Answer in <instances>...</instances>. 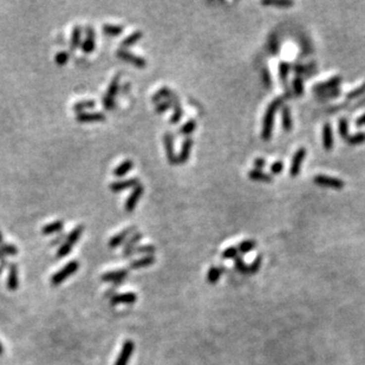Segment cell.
Wrapping results in <instances>:
<instances>
[{"label": "cell", "mask_w": 365, "mask_h": 365, "mask_svg": "<svg viewBox=\"0 0 365 365\" xmlns=\"http://www.w3.org/2000/svg\"><path fill=\"white\" fill-rule=\"evenodd\" d=\"M281 104H283V98H277L273 102L269 103L266 110L265 117H263L262 122V130H261V139L265 141H268L272 137V131L273 127H274V119H275V113H277L278 109L280 108Z\"/></svg>", "instance_id": "obj_1"}, {"label": "cell", "mask_w": 365, "mask_h": 365, "mask_svg": "<svg viewBox=\"0 0 365 365\" xmlns=\"http://www.w3.org/2000/svg\"><path fill=\"white\" fill-rule=\"evenodd\" d=\"M83 232H84V225H78L66 235L65 241L62 242V245H60V247L58 248V251H57L58 259L65 258L67 254L71 252V250L76 245V242L79 240V238H81Z\"/></svg>", "instance_id": "obj_2"}, {"label": "cell", "mask_w": 365, "mask_h": 365, "mask_svg": "<svg viewBox=\"0 0 365 365\" xmlns=\"http://www.w3.org/2000/svg\"><path fill=\"white\" fill-rule=\"evenodd\" d=\"M79 268V262L77 260H72V261L67 262L64 267H62L59 271L54 273L50 279V283L53 287L59 286L60 284H63L67 278L71 277L72 274H75Z\"/></svg>", "instance_id": "obj_3"}, {"label": "cell", "mask_w": 365, "mask_h": 365, "mask_svg": "<svg viewBox=\"0 0 365 365\" xmlns=\"http://www.w3.org/2000/svg\"><path fill=\"white\" fill-rule=\"evenodd\" d=\"M119 79H121V75H116L109 83V87L106 89V93L103 97V105L106 110L115 109V98L119 89Z\"/></svg>", "instance_id": "obj_4"}, {"label": "cell", "mask_w": 365, "mask_h": 365, "mask_svg": "<svg viewBox=\"0 0 365 365\" xmlns=\"http://www.w3.org/2000/svg\"><path fill=\"white\" fill-rule=\"evenodd\" d=\"M313 182L317 186L326 187V188H333V189H343L345 187V182L343 180L338 179V177L327 176V175H315Z\"/></svg>", "instance_id": "obj_5"}, {"label": "cell", "mask_w": 365, "mask_h": 365, "mask_svg": "<svg viewBox=\"0 0 365 365\" xmlns=\"http://www.w3.org/2000/svg\"><path fill=\"white\" fill-rule=\"evenodd\" d=\"M143 193H144V186L142 185V183H140V185H137L136 187H135L133 191H131L130 194H129L127 201H125V204H124L125 211H128V213L134 211V209L137 206V204H139L140 199L142 198Z\"/></svg>", "instance_id": "obj_6"}, {"label": "cell", "mask_w": 365, "mask_h": 365, "mask_svg": "<svg viewBox=\"0 0 365 365\" xmlns=\"http://www.w3.org/2000/svg\"><path fill=\"white\" fill-rule=\"evenodd\" d=\"M116 54H117V57L121 58L122 60L131 63L133 65L139 67V69H144V67L147 66V60L144 59V58L136 56V54L131 53L130 51L125 50V49H118L117 52H116Z\"/></svg>", "instance_id": "obj_7"}, {"label": "cell", "mask_w": 365, "mask_h": 365, "mask_svg": "<svg viewBox=\"0 0 365 365\" xmlns=\"http://www.w3.org/2000/svg\"><path fill=\"white\" fill-rule=\"evenodd\" d=\"M135 232H136V226L125 227L124 229H122L121 232H118L117 234L113 235V237L110 239L109 242H108V246L110 248L119 247L122 244H124V242L128 240V238L130 237L131 234H134Z\"/></svg>", "instance_id": "obj_8"}, {"label": "cell", "mask_w": 365, "mask_h": 365, "mask_svg": "<svg viewBox=\"0 0 365 365\" xmlns=\"http://www.w3.org/2000/svg\"><path fill=\"white\" fill-rule=\"evenodd\" d=\"M143 239V233L142 232H135L134 234H131L130 237L128 238V240L124 242V246H123V252H122V256L125 259L128 258L133 257L134 256V250L139 246L140 241Z\"/></svg>", "instance_id": "obj_9"}, {"label": "cell", "mask_w": 365, "mask_h": 365, "mask_svg": "<svg viewBox=\"0 0 365 365\" xmlns=\"http://www.w3.org/2000/svg\"><path fill=\"white\" fill-rule=\"evenodd\" d=\"M135 344L131 339H127L122 345L121 352L117 356V360L115 362V365H128L130 361L131 356L134 354Z\"/></svg>", "instance_id": "obj_10"}, {"label": "cell", "mask_w": 365, "mask_h": 365, "mask_svg": "<svg viewBox=\"0 0 365 365\" xmlns=\"http://www.w3.org/2000/svg\"><path fill=\"white\" fill-rule=\"evenodd\" d=\"M163 144L165 149V155H167L168 162L170 164H177V155L174 149V135L170 131H167L163 135Z\"/></svg>", "instance_id": "obj_11"}, {"label": "cell", "mask_w": 365, "mask_h": 365, "mask_svg": "<svg viewBox=\"0 0 365 365\" xmlns=\"http://www.w3.org/2000/svg\"><path fill=\"white\" fill-rule=\"evenodd\" d=\"M140 179L137 177H130V179H125V180H118L112 182L111 185L109 186L110 191L113 193H121L124 191H128L130 188H135L137 185H140Z\"/></svg>", "instance_id": "obj_12"}, {"label": "cell", "mask_w": 365, "mask_h": 365, "mask_svg": "<svg viewBox=\"0 0 365 365\" xmlns=\"http://www.w3.org/2000/svg\"><path fill=\"white\" fill-rule=\"evenodd\" d=\"M305 156H306V149L303 148V147L294 153L290 167V176L296 177L300 174V169H302V165L304 159H305Z\"/></svg>", "instance_id": "obj_13"}, {"label": "cell", "mask_w": 365, "mask_h": 365, "mask_svg": "<svg viewBox=\"0 0 365 365\" xmlns=\"http://www.w3.org/2000/svg\"><path fill=\"white\" fill-rule=\"evenodd\" d=\"M6 286L11 292H14L19 288V268L16 262H11L8 265V277L6 280Z\"/></svg>", "instance_id": "obj_14"}, {"label": "cell", "mask_w": 365, "mask_h": 365, "mask_svg": "<svg viewBox=\"0 0 365 365\" xmlns=\"http://www.w3.org/2000/svg\"><path fill=\"white\" fill-rule=\"evenodd\" d=\"M96 48V33L93 26L88 25L85 27V39L82 43L81 49L84 53H91Z\"/></svg>", "instance_id": "obj_15"}, {"label": "cell", "mask_w": 365, "mask_h": 365, "mask_svg": "<svg viewBox=\"0 0 365 365\" xmlns=\"http://www.w3.org/2000/svg\"><path fill=\"white\" fill-rule=\"evenodd\" d=\"M342 82H343L342 76H339V75L334 76V77L327 79V81L317 83V84L313 87V91L315 94H320V93H325V91L333 90V89L338 88Z\"/></svg>", "instance_id": "obj_16"}, {"label": "cell", "mask_w": 365, "mask_h": 365, "mask_svg": "<svg viewBox=\"0 0 365 365\" xmlns=\"http://www.w3.org/2000/svg\"><path fill=\"white\" fill-rule=\"evenodd\" d=\"M129 274V269L127 268H122V269H116V271H110V272H105L104 274H102V279L103 281L105 283H123V281L127 279Z\"/></svg>", "instance_id": "obj_17"}, {"label": "cell", "mask_w": 365, "mask_h": 365, "mask_svg": "<svg viewBox=\"0 0 365 365\" xmlns=\"http://www.w3.org/2000/svg\"><path fill=\"white\" fill-rule=\"evenodd\" d=\"M136 300H137L136 293L124 292V293H116L112 298H110V303H111V305L113 306L121 305V304H124V305H133V304L136 303Z\"/></svg>", "instance_id": "obj_18"}, {"label": "cell", "mask_w": 365, "mask_h": 365, "mask_svg": "<svg viewBox=\"0 0 365 365\" xmlns=\"http://www.w3.org/2000/svg\"><path fill=\"white\" fill-rule=\"evenodd\" d=\"M193 143H194V140H193L192 137H186L185 141H183V143H182V147H181L180 154L179 156H177V163L185 164L188 162L189 157H191Z\"/></svg>", "instance_id": "obj_19"}, {"label": "cell", "mask_w": 365, "mask_h": 365, "mask_svg": "<svg viewBox=\"0 0 365 365\" xmlns=\"http://www.w3.org/2000/svg\"><path fill=\"white\" fill-rule=\"evenodd\" d=\"M105 119V115L101 111L79 112L76 116V121L79 123H90V122H101Z\"/></svg>", "instance_id": "obj_20"}, {"label": "cell", "mask_w": 365, "mask_h": 365, "mask_svg": "<svg viewBox=\"0 0 365 365\" xmlns=\"http://www.w3.org/2000/svg\"><path fill=\"white\" fill-rule=\"evenodd\" d=\"M170 101H171V104H173V110H174L173 115H171V117H170V124H177L183 116V109H182V106H181V102L176 94H175L174 96L170 98Z\"/></svg>", "instance_id": "obj_21"}, {"label": "cell", "mask_w": 365, "mask_h": 365, "mask_svg": "<svg viewBox=\"0 0 365 365\" xmlns=\"http://www.w3.org/2000/svg\"><path fill=\"white\" fill-rule=\"evenodd\" d=\"M156 261L155 257L154 256H146L140 258V259L134 260L129 263V269H141V268H146L149 267V266L154 265Z\"/></svg>", "instance_id": "obj_22"}, {"label": "cell", "mask_w": 365, "mask_h": 365, "mask_svg": "<svg viewBox=\"0 0 365 365\" xmlns=\"http://www.w3.org/2000/svg\"><path fill=\"white\" fill-rule=\"evenodd\" d=\"M323 147L327 152L333 148V133L330 123H325L323 127Z\"/></svg>", "instance_id": "obj_23"}, {"label": "cell", "mask_w": 365, "mask_h": 365, "mask_svg": "<svg viewBox=\"0 0 365 365\" xmlns=\"http://www.w3.org/2000/svg\"><path fill=\"white\" fill-rule=\"evenodd\" d=\"M64 228V221L63 220H54L48 225L43 226L42 228V234L44 235H51L54 234V233L60 232Z\"/></svg>", "instance_id": "obj_24"}, {"label": "cell", "mask_w": 365, "mask_h": 365, "mask_svg": "<svg viewBox=\"0 0 365 365\" xmlns=\"http://www.w3.org/2000/svg\"><path fill=\"white\" fill-rule=\"evenodd\" d=\"M82 45V27L79 25L73 26L71 31V38H70V48L75 51Z\"/></svg>", "instance_id": "obj_25"}, {"label": "cell", "mask_w": 365, "mask_h": 365, "mask_svg": "<svg viewBox=\"0 0 365 365\" xmlns=\"http://www.w3.org/2000/svg\"><path fill=\"white\" fill-rule=\"evenodd\" d=\"M281 123H283V129L287 133L293 129V119L288 106H283L281 109Z\"/></svg>", "instance_id": "obj_26"}, {"label": "cell", "mask_w": 365, "mask_h": 365, "mask_svg": "<svg viewBox=\"0 0 365 365\" xmlns=\"http://www.w3.org/2000/svg\"><path fill=\"white\" fill-rule=\"evenodd\" d=\"M133 168H134L133 159H125V161L119 163L117 167L113 169V175H115L116 177H122L124 176V175H127Z\"/></svg>", "instance_id": "obj_27"}, {"label": "cell", "mask_w": 365, "mask_h": 365, "mask_svg": "<svg viewBox=\"0 0 365 365\" xmlns=\"http://www.w3.org/2000/svg\"><path fill=\"white\" fill-rule=\"evenodd\" d=\"M248 177L253 181H258V182H265V183L272 182L271 175L265 173V171H262V170H258V169L250 170L248 171Z\"/></svg>", "instance_id": "obj_28"}, {"label": "cell", "mask_w": 365, "mask_h": 365, "mask_svg": "<svg viewBox=\"0 0 365 365\" xmlns=\"http://www.w3.org/2000/svg\"><path fill=\"white\" fill-rule=\"evenodd\" d=\"M174 95H175L174 91H171L169 88L164 87V88L159 89L158 91H156L154 96L152 97V101L154 103L157 104V103L162 102V101H164V100H170V98L173 97Z\"/></svg>", "instance_id": "obj_29"}, {"label": "cell", "mask_w": 365, "mask_h": 365, "mask_svg": "<svg viewBox=\"0 0 365 365\" xmlns=\"http://www.w3.org/2000/svg\"><path fill=\"white\" fill-rule=\"evenodd\" d=\"M142 36H143L142 31H135L133 33H130V35L125 37L123 41H122V43H121V47L122 48L121 49L130 48L131 45L136 44V43L139 42L141 38H142Z\"/></svg>", "instance_id": "obj_30"}, {"label": "cell", "mask_w": 365, "mask_h": 365, "mask_svg": "<svg viewBox=\"0 0 365 365\" xmlns=\"http://www.w3.org/2000/svg\"><path fill=\"white\" fill-rule=\"evenodd\" d=\"M196 127H198V122H196L194 118L188 119V121H187L186 123L180 128L179 135H181V136L189 137V135H191L193 131L195 130Z\"/></svg>", "instance_id": "obj_31"}, {"label": "cell", "mask_w": 365, "mask_h": 365, "mask_svg": "<svg viewBox=\"0 0 365 365\" xmlns=\"http://www.w3.org/2000/svg\"><path fill=\"white\" fill-rule=\"evenodd\" d=\"M95 105H96V101L95 100H84V101H79V102H76L75 104H73L72 109L79 113V112H84L87 109L95 108Z\"/></svg>", "instance_id": "obj_32"}, {"label": "cell", "mask_w": 365, "mask_h": 365, "mask_svg": "<svg viewBox=\"0 0 365 365\" xmlns=\"http://www.w3.org/2000/svg\"><path fill=\"white\" fill-rule=\"evenodd\" d=\"M124 31V26L123 25H113V24H105L103 25V32L105 33L106 36H119L122 35Z\"/></svg>", "instance_id": "obj_33"}, {"label": "cell", "mask_w": 365, "mask_h": 365, "mask_svg": "<svg viewBox=\"0 0 365 365\" xmlns=\"http://www.w3.org/2000/svg\"><path fill=\"white\" fill-rule=\"evenodd\" d=\"M221 274H222V268L216 267V266H213V267H210L209 271H208V274H207L208 283L211 284V285L216 284L217 281H219L220 277H221Z\"/></svg>", "instance_id": "obj_34"}, {"label": "cell", "mask_w": 365, "mask_h": 365, "mask_svg": "<svg viewBox=\"0 0 365 365\" xmlns=\"http://www.w3.org/2000/svg\"><path fill=\"white\" fill-rule=\"evenodd\" d=\"M156 252V247L152 244L140 245L134 250V254H144V256H154Z\"/></svg>", "instance_id": "obj_35"}, {"label": "cell", "mask_w": 365, "mask_h": 365, "mask_svg": "<svg viewBox=\"0 0 365 365\" xmlns=\"http://www.w3.org/2000/svg\"><path fill=\"white\" fill-rule=\"evenodd\" d=\"M256 247H257V241H254V240L242 241V242H240V244H239V246H238L239 254L250 253L251 251L256 250Z\"/></svg>", "instance_id": "obj_36"}, {"label": "cell", "mask_w": 365, "mask_h": 365, "mask_svg": "<svg viewBox=\"0 0 365 365\" xmlns=\"http://www.w3.org/2000/svg\"><path fill=\"white\" fill-rule=\"evenodd\" d=\"M261 5L278 6V7H291V6L294 5V2L288 1V0H263V1H261Z\"/></svg>", "instance_id": "obj_37"}, {"label": "cell", "mask_w": 365, "mask_h": 365, "mask_svg": "<svg viewBox=\"0 0 365 365\" xmlns=\"http://www.w3.org/2000/svg\"><path fill=\"white\" fill-rule=\"evenodd\" d=\"M364 95H365V82L361 85V87L356 88L355 90L350 91L349 94H346L345 97H346V101L350 102V101H354V100H356V98L364 96Z\"/></svg>", "instance_id": "obj_38"}, {"label": "cell", "mask_w": 365, "mask_h": 365, "mask_svg": "<svg viewBox=\"0 0 365 365\" xmlns=\"http://www.w3.org/2000/svg\"><path fill=\"white\" fill-rule=\"evenodd\" d=\"M338 130H339V135L343 140H348L349 139V121L346 118H340L339 119V123H338Z\"/></svg>", "instance_id": "obj_39"}, {"label": "cell", "mask_w": 365, "mask_h": 365, "mask_svg": "<svg viewBox=\"0 0 365 365\" xmlns=\"http://www.w3.org/2000/svg\"><path fill=\"white\" fill-rule=\"evenodd\" d=\"M350 146H361V144L365 143V133L364 131H361V133H357L352 136H349V139L346 140Z\"/></svg>", "instance_id": "obj_40"}, {"label": "cell", "mask_w": 365, "mask_h": 365, "mask_svg": "<svg viewBox=\"0 0 365 365\" xmlns=\"http://www.w3.org/2000/svg\"><path fill=\"white\" fill-rule=\"evenodd\" d=\"M0 251H1L4 256H11V257L17 256L18 252H19L17 246H14V245L12 244H5V242H2V244L0 245Z\"/></svg>", "instance_id": "obj_41"}, {"label": "cell", "mask_w": 365, "mask_h": 365, "mask_svg": "<svg viewBox=\"0 0 365 365\" xmlns=\"http://www.w3.org/2000/svg\"><path fill=\"white\" fill-rule=\"evenodd\" d=\"M340 94H342V90H340L339 88H337V89H333V90L317 94V98L318 100H332V98L339 97Z\"/></svg>", "instance_id": "obj_42"}, {"label": "cell", "mask_w": 365, "mask_h": 365, "mask_svg": "<svg viewBox=\"0 0 365 365\" xmlns=\"http://www.w3.org/2000/svg\"><path fill=\"white\" fill-rule=\"evenodd\" d=\"M290 69H291V65L286 62H281L280 64H279V77H280V81H283L284 84H286V82H287Z\"/></svg>", "instance_id": "obj_43"}, {"label": "cell", "mask_w": 365, "mask_h": 365, "mask_svg": "<svg viewBox=\"0 0 365 365\" xmlns=\"http://www.w3.org/2000/svg\"><path fill=\"white\" fill-rule=\"evenodd\" d=\"M234 267L238 272L242 273V274H244V273H245V274H247V273H248V265L246 262H245V260L242 259L241 256H238L234 259Z\"/></svg>", "instance_id": "obj_44"}, {"label": "cell", "mask_w": 365, "mask_h": 365, "mask_svg": "<svg viewBox=\"0 0 365 365\" xmlns=\"http://www.w3.org/2000/svg\"><path fill=\"white\" fill-rule=\"evenodd\" d=\"M292 88L297 96H302L304 94V81L300 76H297L292 82Z\"/></svg>", "instance_id": "obj_45"}, {"label": "cell", "mask_w": 365, "mask_h": 365, "mask_svg": "<svg viewBox=\"0 0 365 365\" xmlns=\"http://www.w3.org/2000/svg\"><path fill=\"white\" fill-rule=\"evenodd\" d=\"M261 263H262V257L258 256L256 259L251 262V265H248L247 274H254V273H257L260 269V267H261Z\"/></svg>", "instance_id": "obj_46"}, {"label": "cell", "mask_w": 365, "mask_h": 365, "mask_svg": "<svg viewBox=\"0 0 365 365\" xmlns=\"http://www.w3.org/2000/svg\"><path fill=\"white\" fill-rule=\"evenodd\" d=\"M173 108V104H171V101L170 100H164L162 101V102L157 103L155 105V112L156 113H163L167 111V110H169Z\"/></svg>", "instance_id": "obj_47"}, {"label": "cell", "mask_w": 365, "mask_h": 365, "mask_svg": "<svg viewBox=\"0 0 365 365\" xmlns=\"http://www.w3.org/2000/svg\"><path fill=\"white\" fill-rule=\"evenodd\" d=\"M238 256H240V254H239L238 247L231 246V247L226 248V250L223 251L221 257H222V259L228 260V259H235V258H237Z\"/></svg>", "instance_id": "obj_48"}, {"label": "cell", "mask_w": 365, "mask_h": 365, "mask_svg": "<svg viewBox=\"0 0 365 365\" xmlns=\"http://www.w3.org/2000/svg\"><path fill=\"white\" fill-rule=\"evenodd\" d=\"M69 57H70L69 52L60 51L56 54V58H54V60H56L57 65L62 66V65H65V64L67 63V60H69Z\"/></svg>", "instance_id": "obj_49"}, {"label": "cell", "mask_w": 365, "mask_h": 365, "mask_svg": "<svg viewBox=\"0 0 365 365\" xmlns=\"http://www.w3.org/2000/svg\"><path fill=\"white\" fill-rule=\"evenodd\" d=\"M284 163L281 161H275L274 163L271 164V167H269V169H271V173L273 175H279L283 173L284 170Z\"/></svg>", "instance_id": "obj_50"}, {"label": "cell", "mask_w": 365, "mask_h": 365, "mask_svg": "<svg viewBox=\"0 0 365 365\" xmlns=\"http://www.w3.org/2000/svg\"><path fill=\"white\" fill-rule=\"evenodd\" d=\"M122 284H123V283H113V284H111V287L108 288V290L105 291V293H104V297H105V298H112V297L116 294V290H117L119 286H122Z\"/></svg>", "instance_id": "obj_51"}, {"label": "cell", "mask_w": 365, "mask_h": 365, "mask_svg": "<svg viewBox=\"0 0 365 365\" xmlns=\"http://www.w3.org/2000/svg\"><path fill=\"white\" fill-rule=\"evenodd\" d=\"M254 167H256V169H258V170L263 169V168L266 167V159L262 158V157L256 158V159H254Z\"/></svg>", "instance_id": "obj_52"}, {"label": "cell", "mask_w": 365, "mask_h": 365, "mask_svg": "<svg viewBox=\"0 0 365 365\" xmlns=\"http://www.w3.org/2000/svg\"><path fill=\"white\" fill-rule=\"evenodd\" d=\"M364 106H365V95H364L363 97L361 98L360 101H358L357 103L355 104L354 106H352L351 111H355V110H358V109H361V108H364Z\"/></svg>", "instance_id": "obj_53"}, {"label": "cell", "mask_w": 365, "mask_h": 365, "mask_svg": "<svg viewBox=\"0 0 365 365\" xmlns=\"http://www.w3.org/2000/svg\"><path fill=\"white\" fill-rule=\"evenodd\" d=\"M66 237V235L65 234H60V235H58V237L56 238V239H53V240H52L51 242H50V245H51V246H53V245H58V244H60V242H64V238H65Z\"/></svg>", "instance_id": "obj_54"}, {"label": "cell", "mask_w": 365, "mask_h": 365, "mask_svg": "<svg viewBox=\"0 0 365 365\" xmlns=\"http://www.w3.org/2000/svg\"><path fill=\"white\" fill-rule=\"evenodd\" d=\"M356 127H363V125H365V113H363V115L360 116L357 119H356Z\"/></svg>", "instance_id": "obj_55"}, {"label": "cell", "mask_w": 365, "mask_h": 365, "mask_svg": "<svg viewBox=\"0 0 365 365\" xmlns=\"http://www.w3.org/2000/svg\"><path fill=\"white\" fill-rule=\"evenodd\" d=\"M8 265H10V263H8L7 260L5 259V256H4V254H2L1 251H0V266H1V267L4 268V267H6V266H8Z\"/></svg>", "instance_id": "obj_56"}, {"label": "cell", "mask_w": 365, "mask_h": 365, "mask_svg": "<svg viewBox=\"0 0 365 365\" xmlns=\"http://www.w3.org/2000/svg\"><path fill=\"white\" fill-rule=\"evenodd\" d=\"M4 354V346H2L1 343H0V356Z\"/></svg>", "instance_id": "obj_57"}, {"label": "cell", "mask_w": 365, "mask_h": 365, "mask_svg": "<svg viewBox=\"0 0 365 365\" xmlns=\"http://www.w3.org/2000/svg\"><path fill=\"white\" fill-rule=\"evenodd\" d=\"M2 244V233H1V231H0V245H1Z\"/></svg>", "instance_id": "obj_58"}, {"label": "cell", "mask_w": 365, "mask_h": 365, "mask_svg": "<svg viewBox=\"0 0 365 365\" xmlns=\"http://www.w3.org/2000/svg\"><path fill=\"white\" fill-rule=\"evenodd\" d=\"M2 269H4V268H2V267H1V266H0V274H1V272H2Z\"/></svg>", "instance_id": "obj_59"}]
</instances>
